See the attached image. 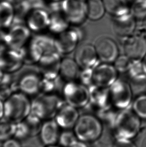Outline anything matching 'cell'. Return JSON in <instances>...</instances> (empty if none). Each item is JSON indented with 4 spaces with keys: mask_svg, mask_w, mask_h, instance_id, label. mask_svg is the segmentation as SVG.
<instances>
[{
    "mask_svg": "<svg viewBox=\"0 0 146 147\" xmlns=\"http://www.w3.org/2000/svg\"><path fill=\"white\" fill-rule=\"evenodd\" d=\"M64 104L57 94H40L32 100L31 113L42 121L53 119Z\"/></svg>",
    "mask_w": 146,
    "mask_h": 147,
    "instance_id": "cell-1",
    "label": "cell"
},
{
    "mask_svg": "<svg viewBox=\"0 0 146 147\" xmlns=\"http://www.w3.org/2000/svg\"><path fill=\"white\" fill-rule=\"evenodd\" d=\"M4 117L17 123L31 113L32 101L21 92H15L4 101Z\"/></svg>",
    "mask_w": 146,
    "mask_h": 147,
    "instance_id": "cell-2",
    "label": "cell"
},
{
    "mask_svg": "<svg viewBox=\"0 0 146 147\" xmlns=\"http://www.w3.org/2000/svg\"><path fill=\"white\" fill-rule=\"evenodd\" d=\"M103 131L101 121L90 114L79 117L74 126V134L77 138L86 142L95 141L100 137Z\"/></svg>",
    "mask_w": 146,
    "mask_h": 147,
    "instance_id": "cell-3",
    "label": "cell"
},
{
    "mask_svg": "<svg viewBox=\"0 0 146 147\" xmlns=\"http://www.w3.org/2000/svg\"><path fill=\"white\" fill-rule=\"evenodd\" d=\"M113 126L116 139L130 140L138 134L141 126L140 117L134 112L125 109L118 115Z\"/></svg>",
    "mask_w": 146,
    "mask_h": 147,
    "instance_id": "cell-4",
    "label": "cell"
},
{
    "mask_svg": "<svg viewBox=\"0 0 146 147\" xmlns=\"http://www.w3.org/2000/svg\"><path fill=\"white\" fill-rule=\"evenodd\" d=\"M62 90L67 103L77 109L85 107L90 100L89 90L83 84L67 82Z\"/></svg>",
    "mask_w": 146,
    "mask_h": 147,
    "instance_id": "cell-5",
    "label": "cell"
},
{
    "mask_svg": "<svg viewBox=\"0 0 146 147\" xmlns=\"http://www.w3.org/2000/svg\"><path fill=\"white\" fill-rule=\"evenodd\" d=\"M109 94L112 105L120 110L129 106L133 94L129 84L118 80L109 88Z\"/></svg>",
    "mask_w": 146,
    "mask_h": 147,
    "instance_id": "cell-6",
    "label": "cell"
},
{
    "mask_svg": "<svg viewBox=\"0 0 146 147\" xmlns=\"http://www.w3.org/2000/svg\"><path fill=\"white\" fill-rule=\"evenodd\" d=\"M62 10L70 24L80 25L87 18V2L85 0H63Z\"/></svg>",
    "mask_w": 146,
    "mask_h": 147,
    "instance_id": "cell-7",
    "label": "cell"
},
{
    "mask_svg": "<svg viewBox=\"0 0 146 147\" xmlns=\"http://www.w3.org/2000/svg\"><path fill=\"white\" fill-rule=\"evenodd\" d=\"M42 121L37 116L30 113L22 121L16 123L14 138L18 140H24L37 136L41 131Z\"/></svg>",
    "mask_w": 146,
    "mask_h": 147,
    "instance_id": "cell-8",
    "label": "cell"
},
{
    "mask_svg": "<svg viewBox=\"0 0 146 147\" xmlns=\"http://www.w3.org/2000/svg\"><path fill=\"white\" fill-rule=\"evenodd\" d=\"M61 61V55L58 52L46 54L36 65L42 77L55 79L59 76Z\"/></svg>",
    "mask_w": 146,
    "mask_h": 147,
    "instance_id": "cell-9",
    "label": "cell"
},
{
    "mask_svg": "<svg viewBox=\"0 0 146 147\" xmlns=\"http://www.w3.org/2000/svg\"><path fill=\"white\" fill-rule=\"evenodd\" d=\"M31 31L25 24H16L10 27L7 31V47L20 50L30 39Z\"/></svg>",
    "mask_w": 146,
    "mask_h": 147,
    "instance_id": "cell-10",
    "label": "cell"
},
{
    "mask_svg": "<svg viewBox=\"0 0 146 147\" xmlns=\"http://www.w3.org/2000/svg\"><path fill=\"white\" fill-rule=\"evenodd\" d=\"M117 70L110 63H104L93 68L92 83L96 86L109 88L117 80Z\"/></svg>",
    "mask_w": 146,
    "mask_h": 147,
    "instance_id": "cell-11",
    "label": "cell"
},
{
    "mask_svg": "<svg viewBox=\"0 0 146 147\" xmlns=\"http://www.w3.org/2000/svg\"><path fill=\"white\" fill-rule=\"evenodd\" d=\"M24 65L20 50L6 48L0 53V68L5 74H14Z\"/></svg>",
    "mask_w": 146,
    "mask_h": 147,
    "instance_id": "cell-12",
    "label": "cell"
},
{
    "mask_svg": "<svg viewBox=\"0 0 146 147\" xmlns=\"http://www.w3.org/2000/svg\"><path fill=\"white\" fill-rule=\"evenodd\" d=\"M125 53L132 61H141L146 55V39L140 35H131L125 42Z\"/></svg>",
    "mask_w": 146,
    "mask_h": 147,
    "instance_id": "cell-13",
    "label": "cell"
},
{
    "mask_svg": "<svg viewBox=\"0 0 146 147\" xmlns=\"http://www.w3.org/2000/svg\"><path fill=\"white\" fill-rule=\"evenodd\" d=\"M80 35V31L75 28H68L64 32L58 34L57 38H56L58 52L61 55L72 52L77 47Z\"/></svg>",
    "mask_w": 146,
    "mask_h": 147,
    "instance_id": "cell-14",
    "label": "cell"
},
{
    "mask_svg": "<svg viewBox=\"0 0 146 147\" xmlns=\"http://www.w3.org/2000/svg\"><path fill=\"white\" fill-rule=\"evenodd\" d=\"M95 47L98 58L104 63H110L118 57V46L111 38L107 37L99 38L96 42Z\"/></svg>",
    "mask_w": 146,
    "mask_h": 147,
    "instance_id": "cell-15",
    "label": "cell"
},
{
    "mask_svg": "<svg viewBox=\"0 0 146 147\" xmlns=\"http://www.w3.org/2000/svg\"><path fill=\"white\" fill-rule=\"evenodd\" d=\"M112 24L115 34L120 37H128L134 31L135 18L131 12L121 16H113Z\"/></svg>",
    "mask_w": 146,
    "mask_h": 147,
    "instance_id": "cell-16",
    "label": "cell"
},
{
    "mask_svg": "<svg viewBox=\"0 0 146 147\" xmlns=\"http://www.w3.org/2000/svg\"><path fill=\"white\" fill-rule=\"evenodd\" d=\"M98 56L95 46L85 44L76 52L75 60L79 66L84 68H93L98 65Z\"/></svg>",
    "mask_w": 146,
    "mask_h": 147,
    "instance_id": "cell-17",
    "label": "cell"
},
{
    "mask_svg": "<svg viewBox=\"0 0 146 147\" xmlns=\"http://www.w3.org/2000/svg\"><path fill=\"white\" fill-rule=\"evenodd\" d=\"M79 118L77 108L65 103L58 111L54 119L59 127L68 129L74 127Z\"/></svg>",
    "mask_w": 146,
    "mask_h": 147,
    "instance_id": "cell-18",
    "label": "cell"
},
{
    "mask_svg": "<svg viewBox=\"0 0 146 147\" xmlns=\"http://www.w3.org/2000/svg\"><path fill=\"white\" fill-rule=\"evenodd\" d=\"M50 15L45 9H34L29 14L27 24L31 32H40L49 27Z\"/></svg>",
    "mask_w": 146,
    "mask_h": 147,
    "instance_id": "cell-19",
    "label": "cell"
},
{
    "mask_svg": "<svg viewBox=\"0 0 146 147\" xmlns=\"http://www.w3.org/2000/svg\"><path fill=\"white\" fill-rule=\"evenodd\" d=\"M90 100L97 109L107 111L112 106L111 102L109 88H104L93 84L89 90Z\"/></svg>",
    "mask_w": 146,
    "mask_h": 147,
    "instance_id": "cell-20",
    "label": "cell"
},
{
    "mask_svg": "<svg viewBox=\"0 0 146 147\" xmlns=\"http://www.w3.org/2000/svg\"><path fill=\"white\" fill-rule=\"evenodd\" d=\"M59 127L54 119L44 122L39 134L42 143L46 147L55 145L59 141Z\"/></svg>",
    "mask_w": 146,
    "mask_h": 147,
    "instance_id": "cell-21",
    "label": "cell"
},
{
    "mask_svg": "<svg viewBox=\"0 0 146 147\" xmlns=\"http://www.w3.org/2000/svg\"><path fill=\"white\" fill-rule=\"evenodd\" d=\"M24 65H36L41 59L43 53L39 46L32 38L20 50Z\"/></svg>",
    "mask_w": 146,
    "mask_h": 147,
    "instance_id": "cell-22",
    "label": "cell"
},
{
    "mask_svg": "<svg viewBox=\"0 0 146 147\" xmlns=\"http://www.w3.org/2000/svg\"><path fill=\"white\" fill-rule=\"evenodd\" d=\"M79 66L76 60L69 57L62 59L60 76L67 82H73L80 74Z\"/></svg>",
    "mask_w": 146,
    "mask_h": 147,
    "instance_id": "cell-23",
    "label": "cell"
},
{
    "mask_svg": "<svg viewBox=\"0 0 146 147\" xmlns=\"http://www.w3.org/2000/svg\"><path fill=\"white\" fill-rule=\"evenodd\" d=\"M50 15V20L48 28L52 33L59 34L69 28L70 23L63 11L52 13Z\"/></svg>",
    "mask_w": 146,
    "mask_h": 147,
    "instance_id": "cell-24",
    "label": "cell"
},
{
    "mask_svg": "<svg viewBox=\"0 0 146 147\" xmlns=\"http://www.w3.org/2000/svg\"><path fill=\"white\" fill-rule=\"evenodd\" d=\"M105 9L113 16L128 14L131 10L127 0H103Z\"/></svg>",
    "mask_w": 146,
    "mask_h": 147,
    "instance_id": "cell-25",
    "label": "cell"
},
{
    "mask_svg": "<svg viewBox=\"0 0 146 147\" xmlns=\"http://www.w3.org/2000/svg\"><path fill=\"white\" fill-rule=\"evenodd\" d=\"M14 17V7L12 3L8 1L0 2V28H10Z\"/></svg>",
    "mask_w": 146,
    "mask_h": 147,
    "instance_id": "cell-26",
    "label": "cell"
},
{
    "mask_svg": "<svg viewBox=\"0 0 146 147\" xmlns=\"http://www.w3.org/2000/svg\"><path fill=\"white\" fill-rule=\"evenodd\" d=\"M32 39L39 46L43 51V55L58 52L56 38L53 36L47 34H39L35 35Z\"/></svg>",
    "mask_w": 146,
    "mask_h": 147,
    "instance_id": "cell-27",
    "label": "cell"
},
{
    "mask_svg": "<svg viewBox=\"0 0 146 147\" xmlns=\"http://www.w3.org/2000/svg\"><path fill=\"white\" fill-rule=\"evenodd\" d=\"M17 92L13 74H5L0 82V99L5 101L12 94Z\"/></svg>",
    "mask_w": 146,
    "mask_h": 147,
    "instance_id": "cell-28",
    "label": "cell"
},
{
    "mask_svg": "<svg viewBox=\"0 0 146 147\" xmlns=\"http://www.w3.org/2000/svg\"><path fill=\"white\" fill-rule=\"evenodd\" d=\"M87 17L92 20H98L105 14V6L103 0H88L87 2Z\"/></svg>",
    "mask_w": 146,
    "mask_h": 147,
    "instance_id": "cell-29",
    "label": "cell"
},
{
    "mask_svg": "<svg viewBox=\"0 0 146 147\" xmlns=\"http://www.w3.org/2000/svg\"><path fill=\"white\" fill-rule=\"evenodd\" d=\"M14 17L12 25L16 24H25L26 16L32 8L26 0H22L15 4Z\"/></svg>",
    "mask_w": 146,
    "mask_h": 147,
    "instance_id": "cell-30",
    "label": "cell"
},
{
    "mask_svg": "<svg viewBox=\"0 0 146 147\" xmlns=\"http://www.w3.org/2000/svg\"><path fill=\"white\" fill-rule=\"evenodd\" d=\"M129 84L133 94L138 96L146 94V74L131 76Z\"/></svg>",
    "mask_w": 146,
    "mask_h": 147,
    "instance_id": "cell-31",
    "label": "cell"
},
{
    "mask_svg": "<svg viewBox=\"0 0 146 147\" xmlns=\"http://www.w3.org/2000/svg\"><path fill=\"white\" fill-rule=\"evenodd\" d=\"M16 123L6 117L0 119V141L4 142L14 137Z\"/></svg>",
    "mask_w": 146,
    "mask_h": 147,
    "instance_id": "cell-32",
    "label": "cell"
},
{
    "mask_svg": "<svg viewBox=\"0 0 146 147\" xmlns=\"http://www.w3.org/2000/svg\"><path fill=\"white\" fill-rule=\"evenodd\" d=\"M60 76L55 79L42 77L40 84V94H56L59 89L60 82Z\"/></svg>",
    "mask_w": 146,
    "mask_h": 147,
    "instance_id": "cell-33",
    "label": "cell"
},
{
    "mask_svg": "<svg viewBox=\"0 0 146 147\" xmlns=\"http://www.w3.org/2000/svg\"><path fill=\"white\" fill-rule=\"evenodd\" d=\"M133 109L139 117L146 119V94L138 96L135 99Z\"/></svg>",
    "mask_w": 146,
    "mask_h": 147,
    "instance_id": "cell-34",
    "label": "cell"
},
{
    "mask_svg": "<svg viewBox=\"0 0 146 147\" xmlns=\"http://www.w3.org/2000/svg\"><path fill=\"white\" fill-rule=\"evenodd\" d=\"M131 12L135 18L143 19L146 17V0H136L134 2Z\"/></svg>",
    "mask_w": 146,
    "mask_h": 147,
    "instance_id": "cell-35",
    "label": "cell"
},
{
    "mask_svg": "<svg viewBox=\"0 0 146 147\" xmlns=\"http://www.w3.org/2000/svg\"><path fill=\"white\" fill-rule=\"evenodd\" d=\"M131 61L126 55L120 56L115 61V67L118 71L121 72L129 71L132 63Z\"/></svg>",
    "mask_w": 146,
    "mask_h": 147,
    "instance_id": "cell-36",
    "label": "cell"
},
{
    "mask_svg": "<svg viewBox=\"0 0 146 147\" xmlns=\"http://www.w3.org/2000/svg\"><path fill=\"white\" fill-rule=\"evenodd\" d=\"M76 138L75 134L66 131L60 134L58 142L62 147H69L73 143L77 141Z\"/></svg>",
    "mask_w": 146,
    "mask_h": 147,
    "instance_id": "cell-37",
    "label": "cell"
},
{
    "mask_svg": "<svg viewBox=\"0 0 146 147\" xmlns=\"http://www.w3.org/2000/svg\"><path fill=\"white\" fill-rule=\"evenodd\" d=\"M30 4L32 9H42L47 10V6L46 5L44 0H26Z\"/></svg>",
    "mask_w": 146,
    "mask_h": 147,
    "instance_id": "cell-38",
    "label": "cell"
},
{
    "mask_svg": "<svg viewBox=\"0 0 146 147\" xmlns=\"http://www.w3.org/2000/svg\"><path fill=\"white\" fill-rule=\"evenodd\" d=\"M113 147H136L130 140L117 139Z\"/></svg>",
    "mask_w": 146,
    "mask_h": 147,
    "instance_id": "cell-39",
    "label": "cell"
},
{
    "mask_svg": "<svg viewBox=\"0 0 146 147\" xmlns=\"http://www.w3.org/2000/svg\"><path fill=\"white\" fill-rule=\"evenodd\" d=\"M0 48L4 50L7 47V32L0 28Z\"/></svg>",
    "mask_w": 146,
    "mask_h": 147,
    "instance_id": "cell-40",
    "label": "cell"
},
{
    "mask_svg": "<svg viewBox=\"0 0 146 147\" xmlns=\"http://www.w3.org/2000/svg\"><path fill=\"white\" fill-rule=\"evenodd\" d=\"M3 147H22V146L19 140L13 137L4 141Z\"/></svg>",
    "mask_w": 146,
    "mask_h": 147,
    "instance_id": "cell-41",
    "label": "cell"
},
{
    "mask_svg": "<svg viewBox=\"0 0 146 147\" xmlns=\"http://www.w3.org/2000/svg\"><path fill=\"white\" fill-rule=\"evenodd\" d=\"M69 147H87V146L83 142H78L76 141L74 143H73Z\"/></svg>",
    "mask_w": 146,
    "mask_h": 147,
    "instance_id": "cell-42",
    "label": "cell"
},
{
    "mask_svg": "<svg viewBox=\"0 0 146 147\" xmlns=\"http://www.w3.org/2000/svg\"><path fill=\"white\" fill-rule=\"evenodd\" d=\"M4 117V101L0 99V119Z\"/></svg>",
    "mask_w": 146,
    "mask_h": 147,
    "instance_id": "cell-43",
    "label": "cell"
},
{
    "mask_svg": "<svg viewBox=\"0 0 146 147\" xmlns=\"http://www.w3.org/2000/svg\"><path fill=\"white\" fill-rule=\"evenodd\" d=\"M142 29L143 31L144 32L145 35L146 36V17L143 19Z\"/></svg>",
    "mask_w": 146,
    "mask_h": 147,
    "instance_id": "cell-44",
    "label": "cell"
},
{
    "mask_svg": "<svg viewBox=\"0 0 146 147\" xmlns=\"http://www.w3.org/2000/svg\"><path fill=\"white\" fill-rule=\"evenodd\" d=\"M142 63L143 68L145 73L146 74V55L145 57L144 58V59H143V61L142 62Z\"/></svg>",
    "mask_w": 146,
    "mask_h": 147,
    "instance_id": "cell-45",
    "label": "cell"
},
{
    "mask_svg": "<svg viewBox=\"0 0 146 147\" xmlns=\"http://www.w3.org/2000/svg\"><path fill=\"white\" fill-rule=\"evenodd\" d=\"M7 1H8L9 2H10V3H13V4H15L16 3H17L18 2H20V1H21L22 0H7Z\"/></svg>",
    "mask_w": 146,
    "mask_h": 147,
    "instance_id": "cell-46",
    "label": "cell"
},
{
    "mask_svg": "<svg viewBox=\"0 0 146 147\" xmlns=\"http://www.w3.org/2000/svg\"><path fill=\"white\" fill-rule=\"evenodd\" d=\"M4 74H5V73H4V72L0 68V82L2 80V78L4 76Z\"/></svg>",
    "mask_w": 146,
    "mask_h": 147,
    "instance_id": "cell-47",
    "label": "cell"
},
{
    "mask_svg": "<svg viewBox=\"0 0 146 147\" xmlns=\"http://www.w3.org/2000/svg\"><path fill=\"white\" fill-rule=\"evenodd\" d=\"M141 147H146V138L143 142L142 145Z\"/></svg>",
    "mask_w": 146,
    "mask_h": 147,
    "instance_id": "cell-48",
    "label": "cell"
},
{
    "mask_svg": "<svg viewBox=\"0 0 146 147\" xmlns=\"http://www.w3.org/2000/svg\"><path fill=\"white\" fill-rule=\"evenodd\" d=\"M57 147V146H56L55 145L53 146H47V147Z\"/></svg>",
    "mask_w": 146,
    "mask_h": 147,
    "instance_id": "cell-49",
    "label": "cell"
},
{
    "mask_svg": "<svg viewBox=\"0 0 146 147\" xmlns=\"http://www.w3.org/2000/svg\"><path fill=\"white\" fill-rule=\"evenodd\" d=\"M53 1H63V0H52Z\"/></svg>",
    "mask_w": 146,
    "mask_h": 147,
    "instance_id": "cell-50",
    "label": "cell"
},
{
    "mask_svg": "<svg viewBox=\"0 0 146 147\" xmlns=\"http://www.w3.org/2000/svg\"><path fill=\"white\" fill-rule=\"evenodd\" d=\"M2 50H3V49H2V48H0V53H1V52Z\"/></svg>",
    "mask_w": 146,
    "mask_h": 147,
    "instance_id": "cell-51",
    "label": "cell"
}]
</instances>
